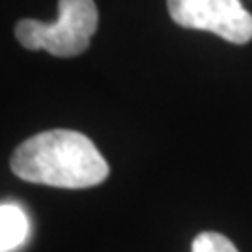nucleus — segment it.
<instances>
[{"instance_id": "2", "label": "nucleus", "mask_w": 252, "mask_h": 252, "mask_svg": "<svg viewBox=\"0 0 252 252\" xmlns=\"http://www.w3.org/2000/svg\"><path fill=\"white\" fill-rule=\"evenodd\" d=\"M97 23L99 13L94 0H58V19L54 23L23 19L15 25V37L30 51L73 58L90 47Z\"/></svg>"}, {"instance_id": "5", "label": "nucleus", "mask_w": 252, "mask_h": 252, "mask_svg": "<svg viewBox=\"0 0 252 252\" xmlns=\"http://www.w3.org/2000/svg\"><path fill=\"white\" fill-rule=\"evenodd\" d=\"M192 252H239L235 245L217 232H204L192 241Z\"/></svg>"}, {"instance_id": "1", "label": "nucleus", "mask_w": 252, "mask_h": 252, "mask_svg": "<svg viewBox=\"0 0 252 252\" xmlns=\"http://www.w3.org/2000/svg\"><path fill=\"white\" fill-rule=\"evenodd\" d=\"M11 170L30 183L86 189L107 180L108 164L86 135L53 129L19 146L11 155Z\"/></svg>"}, {"instance_id": "3", "label": "nucleus", "mask_w": 252, "mask_h": 252, "mask_svg": "<svg viewBox=\"0 0 252 252\" xmlns=\"http://www.w3.org/2000/svg\"><path fill=\"white\" fill-rule=\"evenodd\" d=\"M166 6L183 28L213 32L235 45L252 39V15L239 0H166Z\"/></svg>"}, {"instance_id": "4", "label": "nucleus", "mask_w": 252, "mask_h": 252, "mask_svg": "<svg viewBox=\"0 0 252 252\" xmlns=\"http://www.w3.org/2000/svg\"><path fill=\"white\" fill-rule=\"evenodd\" d=\"M28 219L17 204L0 206V252H13L25 243Z\"/></svg>"}]
</instances>
